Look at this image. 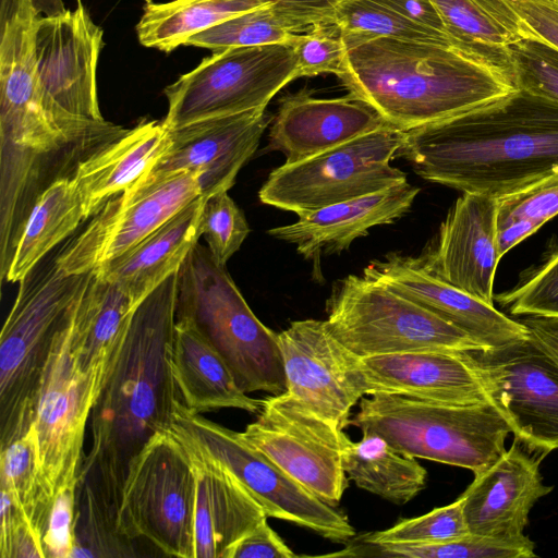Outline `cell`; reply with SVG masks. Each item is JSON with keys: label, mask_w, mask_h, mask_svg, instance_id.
Here are the masks:
<instances>
[{"label": "cell", "mask_w": 558, "mask_h": 558, "mask_svg": "<svg viewBox=\"0 0 558 558\" xmlns=\"http://www.w3.org/2000/svg\"><path fill=\"white\" fill-rule=\"evenodd\" d=\"M178 272L135 308L93 409L90 448L80 474L114 517L131 460L169 429L182 401L172 368Z\"/></svg>", "instance_id": "1"}, {"label": "cell", "mask_w": 558, "mask_h": 558, "mask_svg": "<svg viewBox=\"0 0 558 558\" xmlns=\"http://www.w3.org/2000/svg\"><path fill=\"white\" fill-rule=\"evenodd\" d=\"M428 182L500 198L558 172V101L518 88L405 132L398 153Z\"/></svg>", "instance_id": "2"}, {"label": "cell", "mask_w": 558, "mask_h": 558, "mask_svg": "<svg viewBox=\"0 0 558 558\" xmlns=\"http://www.w3.org/2000/svg\"><path fill=\"white\" fill-rule=\"evenodd\" d=\"M337 75L349 94L407 132L497 101L518 89L509 50H478L340 34Z\"/></svg>", "instance_id": "3"}, {"label": "cell", "mask_w": 558, "mask_h": 558, "mask_svg": "<svg viewBox=\"0 0 558 558\" xmlns=\"http://www.w3.org/2000/svg\"><path fill=\"white\" fill-rule=\"evenodd\" d=\"M129 129L71 114L45 101L0 106V279L5 280L26 220L54 182Z\"/></svg>", "instance_id": "4"}, {"label": "cell", "mask_w": 558, "mask_h": 558, "mask_svg": "<svg viewBox=\"0 0 558 558\" xmlns=\"http://www.w3.org/2000/svg\"><path fill=\"white\" fill-rule=\"evenodd\" d=\"M93 271L69 274L48 255L23 279L0 335V446L33 426L49 352Z\"/></svg>", "instance_id": "5"}, {"label": "cell", "mask_w": 558, "mask_h": 558, "mask_svg": "<svg viewBox=\"0 0 558 558\" xmlns=\"http://www.w3.org/2000/svg\"><path fill=\"white\" fill-rule=\"evenodd\" d=\"M175 318L190 322L215 348L244 392L287 391L278 333L256 317L226 266L199 243L178 271Z\"/></svg>", "instance_id": "6"}, {"label": "cell", "mask_w": 558, "mask_h": 558, "mask_svg": "<svg viewBox=\"0 0 558 558\" xmlns=\"http://www.w3.org/2000/svg\"><path fill=\"white\" fill-rule=\"evenodd\" d=\"M348 425L383 437L403 454L474 474L504 454L511 433L490 402L451 405L390 393L363 397Z\"/></svg>", "instance_id": "7"}, {"label": "cell", "mask_w": 558, "mask_h": 558, "mask_svg": "<svg viewBox=\"0 0 558 558\" xmlns=\"http://www.w3.org/2000/svg\"><path fill=\"white\" fill-rule=\"evenodd\" d=\"M326 311L329 331L359 357L485 349L435 313L364 274L339 280Z\"/></svg>", "instance_id": "8"}, {"label": "cell", "mask_w": 558, "mask_h": 558, "mask_svg": "<svg viewBox=\"0 0 558 558\" xmlns=\"http://www.w3.org/2000/svg\"><path fill=\"white\" fill-rule=\"evenodd\" d=\"M116 525L129 541L144 537L169 556L194 558L195 476L170 428L153 436L131 460Z\"/></svg>", "instance_id": "9"}, {"label": "cell", "mask_w": 558, "mask_h": 558, "mask_svg": "<svg viewBox=\"0 0 558 558\" xmlns=\"http://www.w3.org/2000/svg\"><path fill=\"white\" fill-rule=\"evenodd\" d=\"M405 132L391 126L294 163L274 169L258 192L260 202L302 215L403 183L407 174L390 165Z\"/></svg>", "instance_id": "10"}, {"label": "cell", "mask_w": 558, "mask_h": 558, "mask_svg": "<svg viewBox=\"0 0 558 558\" xmlns=\"http://www.w3.org/2000/svg\"><path fill=\"white\" fill-rule=\"evenodd\" d=\"M291 45L269 44L213 51L195 69L165 88L174 129L199 120L267 107L290 82L298 80Z\"/></svg>", "instance_id": "11"}, {"label": "cell", "mask_w": 558, "mask_h": 558, "mask_svg": "<svg viewBox=\"0 0 558 558\" xmlns=\"http://www.w3.org/2000/svg\"><path fill=\"white\" fill-rule=\"evenodd\" d=\"M172 423L226 465L268 518L291 522L336 543H349L355 536L343 512L298 483L241 433L189 411L182 401L177 404Z\"/></svg>", "instance_id": "12"}, {"label": "cell", "mask_w": 558, "mask_h": 558, "mask_svg": "<svg viewBox=\"0 0 558 558\" xmlns=\"http://www.w3.org/2000/svg\"><path fill=\"white\" fill-rule=\"evenodd\" d=\"M74 311L49 352L34 421L40 472L52 497L63 485L80 480L86 427L102 388L95 376L82 368L73 347Z\"/></svg>", "instance_id": "13"}, {"label": "cell", "mask_w": 558, "mask_h": 558, "mask_svg": "<svg viewBox=\"0 0 558 558\" xmlns=\"http://www.w3.org/2000/svg\"><path fill=\"white\" fill-rule=\"evenodd\" d=\"M469 353L514 438L538 456L558 449V364L530 338Z\"/></svg>", "instance_id": "14"}, {"label": "cell", "mask_w": 558, "mask_h": 558, "mask_svg": "<svg viewBox=\"0 0 558 558\" xmlns=\"http://www.w3.org/2000/svg\"><path fill=\"white\" fill-rule=\"evenodd\" d=\"M243 438L298 483L336 507L349 485L340 429L289 392L262 400Z\"/></svg>", "instance_id": "15"}, {"label": "cell", "mask_w": 558, "mask_h": 558, "mask_svg": "<svg viewBox=\"0 0 558 558\" xmlns=\"http://www.w3.org/2000/svg\"><path fill=\"white\" fill-rule=\"evenodd\" d=\"M198 174L180 172L110 198L57 254L69 274H87L122 255L202 196Z\"/></svg>", "instance_id": "16"}, {"label": "cell", "mask_w": 558, "mask_h": 558, "mask_svg": "<svg viewBox=\"0 0 558 558\" xmlns=\"http://www.w3.org/2000/svg\"><path fill=\"white\" fill-rule=\"evenodd\" d=\"M102 29L82 0L41 13L35 24L36 76L44 101L78 117L104 120L97 93Z\"/></svg>", "instance_id": "17"}, {"label": "cell", "mask_w": 558, "mask_h": 558, "mask_svg": "<svg viewBox=\"0 0 558 558\" xmlns=\"http://www.w3.org/2000/svg\"><path fill=\"white\" fill-rule=\"evenodd\" d=\"M287 392L340 429L366 396L360 357L329 331L325 320L292 322L278 333Z\"/></svg>", "instance_id": "18"}, {"label": "cell", "mask_w": 558, "mask_h": 558, "mask_svg": "<svg viewBox=\"0 0 558 558\" xmlns=\"http://www.w3.org/2000/svg\"><path fill=\"white\" fill-rule=\"evenodd\" d=\"M272 118L267 107H262L169 129L166 151L131 187L180 172H195L203 197L229 191L242 167L255 154Z\"/></svg>", "instance_id": "19"}, {"label": "cell", "mask_w": 558, "mask_h": 558, "mask_svg": "<svg viewBox=\"0 0 558 558\" xmlns=\"http://www.w3.org/2000/svg\"><path fill=\"white\" fill-rule=\"evenodd\" d=\"M363 274L418 303L468 333L485 349L529 338L525 325L513 320L446 281L424 254L397 252L371 262Z\"/></svg>", "instance_id": "20"}, {"label": "cell", "mask_w": 558, "mask_h": 558, "mask_svg": "<svg viewBox=\"0 0 558 558\" xmlns=\"http://www.w3.org/2000/svg\"><path fill=\"white\" fill-rule=\"evenodd\" d=\"M529 452L514 438L497 461L474 474L460 496L471 534L505 541L524 536L530 511L553 490L539 471L543 457Z\"/></svg>", "instance_id": "21"}, {"label": "cell", "mask_w": 558, "mask_h": 558, "mask_svg": "<svg viewBox=\"0 0 558 558\" xmlns=\"http://www.w3.org/2000/svg\"><path fill=\"white\" fill-rule=\"evenodd\" d=\"M170 429L184 447L195 476L194 558H228L230 549L268 517L226 465L177 424L171 423Z\"/></svg>", "instance_id": "22"}, {"label": "cell", "mask_w": 558, "mask_h": 558, "mask_svg": "<svg viewBox=\"0 0 558 558\" xmlns=\"http://www.w3.org/2000/svg\"><path fill=\"white\" fill-rule=\"evenodd\" d=\"M390 126L366 102L350 94L317 98L308 88L288 94L279 101L268 132V148L294 163Z\"/></svg>", "instance_id": "23"}, {"label": "cell", "mask_w": 558, "mask_h": 558, "mask_svg": "<svg viewBox=\"0 0 558 558\" xmlns=\"http://www.w3.org/2000/svg\"><path fill=\"white\" fill-rule=\"evenodd\" d=\"M497 231V198L462 193L442 221L434 250L425 255L446 281L494 305Z\"/></svg>", "instance_id": "24"}, {"label": "cell", "mask_w": 558, "mask_h": 558, "mask_svg": "<svg viewBox=\"0 0 558 558\" xmlns=\"http://www.w3.org/2000/svg\"><path fill=\"white\" fill-rule=\"evenodd\" d=\"M366 396L390 393L466 405L489 402L469 351L430 350L360 357Z\"/></svg>", "instance_id": "25"}, {"label": "cell", "mask_w": 558, "mask_h": 558, "mask_svg": "<svg viewBox=\"0 0 558 558\" xmlns=\"http://www.w3.org/2000/svg\"><path fill=\"white\" fill-rule=\"evenodd\" d=\"M418 192V187L405 181L299 215L295 222L269 229L267 233L294 244L300 255L317 265L322 254H340L371 228L400 219L411 209Z\"/></svg>", "instance_id": "26"}, {"label": "cell", "mask_w": 558, "mask_h": 558, "mask_svg": "<svg viewBox=\"0 0 558 558\" xmlns=\"http://www.w3.org/2000/svg\"><path fill=\"white\" fill-rule=\"evenodd\" d=\"M205 197L184 206L135 246L95 270L124 289L138 305L151 291L179 271L201 238Z\"/></svg>", "instance_id": "27"}, {"label": "cell", "mask_w": 558, "mask_h": 558, "mask_svg": "<svg viewBox=\"0 0 558 558\" xmlns=\"http://www.w3.org/2000/svg\"><path fill=\"white\" fill-rule=\"evenodd\" d=\"M169 142V129L163 121H144L84 161L73 180L86 218L142 179L166 151Z\"/></svg>", "instance_id": "28"}, {"label": "cell", "mask_w": 558, "mask_h": 558, "mask_svg": "<svg viewBox=\"0 0 558 558\" xmlns=\"http://www.w3.org/2000/svg\"><path fill=\"white\" fill-rule=\"evenodd\" d=\"M172 368L182 403L193 413L223 408L260 411L262 400L238 386L221 355L184 319L175 318Z\"/></svg>", "instance_id": "29"}, {"label": "cell", "mask_w": 558, "mask_h": 558, "mask_svg": "<svg viewBox=\"0 0 558 558\" xmlns=\"http://www.w3.org/2000/svg\"><path fill=\"white\" fill-rule=\"evenodd\" d=\"M136 306L124 289L93 271L73 315L72 341L82 368L102 385Z\"/></svg>", "instance_id": "30"}, {"label": "cell", "mask_w": 558, "mask_h": 558, "mask_svg": "<svg viewBox=\"0 0 558 558\" xmlns=\"http://www.w3.org/2000/svg\"><path fill=\"white\" fill-rule=\"evenodd\" d=\"M343 468L349 480L374 495L404 505L426 486L427 472L416 458L403 454L373 433L352 441L343 432Z\"/></svg>", "instance_id": "31"}, {"label": "cell", "mask_w": 558, "mask_h": 558, "mask_svg": "<svg viewBox=\"0 0 558 558\" xmlns=\"http://www.w3.org/2000/svg\"><path fill=\"white\" fill-rule=\"evenodd\" d=\"M85 219L84 203L74 180L54 182L41 194L27 218L5 280L23 279Z\"/></svg>", "instance_id": "32"}, {"label": "cell", "mask_w": 558, "mask_h": 558, "mask_svg": "<svg viewBox=\"0 0 558 558\" xmlns=\"http://www.w3.org/2000/svg\"><path fill=\"white\" fill-rule=\"evenodd\" d=\"M269 4V0H144L136 33L143 46L170 52L195 34Z\"/></svg>", "instance_id": "33"}, {"label": "cell", "mask_w": 558, "mask_h": 558, "mask_svg": "<svg viewBox=\"0 0 558 558\" xmlns=\"http://www.w3.org/2000/svg\"><path fill=\"white\" fill-rule=\"evenodd\" d=\"M442 24L461 47L509 50L523 37L515 14L505 0H430Z\"/></svg>", "instance_id": "34"}, {"label": "cell", "mask_w": 558, "mask_h": 558, "mask_svg": "<svg viewBox=\"0 0 558 558\" xmlns=\"http://www.w3.org/2000/svg\"><path fill=\"white\" fill-rule=\"evenodd\" d=\"M331 556L387 558H532L534 543L524 535L518 539H498L470 534L436 544H369L351 539Z\"/></svg>", "instance_id": "35"}, {"label": "cell", "mask_w": 558, "mask_h": 558, "mask_svg": "<svg viewBox=\"0 0 558 558\" xmlns=\"http://www.w3.org/2000/svg\"><path fill=\"white\" fill-rule=\"evenodd\" d=\"M0 488L21 506L44 536L53 497L40 472L34 424L25 435L1 448Z\"/></svg>", "instance_id": "36"}, {"label": "cell", "mask_w": 558, "mask_h": 558, "mask_svg": "<svg viewBox=\"0 0 558 558\" xmlns=\"http://www.w3.org/2000/svg\"><path fill=\"white\" fill-rule=\"evenodd\" d=\"M332 24L340 34L362 38L458 46L447 34L415 24L375 0L344 1L337 9Z\"/></svg>", "instance_id": "37"}, {"label": "cell", "mask_w": 558, "mask_h": 558, "mask_svg": "<svg viewBox=\"0 0 558 558\" xmlns=\"http://www.w3.org/2000/svg\"><path fill=\"white\" fill-rule=\"evenodd\" d=\"M296 35L279 24L269 4L195 34L186 40L185 45L207 48L211 51L269 44L292 46Z\"/></svg>", "instance_id": "38"}, {"label": "cell", "mask_w": 558, "mask_h": 558, "mask_svg": "<svg viewBox=\"0 0 558 558\" xmlns=\"http://www.w3.org/2000/svg\"><path fill=\"white\" fill-rule=\"evenodd\" d=\"M129 541L117 530L114 517L98 492L87 482L78 486L75 547L71 558L117 557L133 555Z\"/></svg>", "instance_id": "39"}, {"label": "cell", "mask_w": 558, "mask_h": 558, "mask_svg": "<svg viewBox=\"0 0 558 558\" xmlns=\"http://www.w3.org/2000/svg\"><path fill=\"white\" fill-rule=\"evenodd\" d=\"M459 497L450 505L436 508L421 517L404 519L393 526L354 536L353 539L369 544H436L456 541L470 535Z\"/></svg>", "instance_id": "40"}, {"label": "cell", "mask_w": 558, "mask_h": 558, "mask_svg": "<svg viewBox=\"0 0 558 558\" xmlns=\"http://www.w3.org/2000/svg\"><path fill=\"white\" fill-rule=\"evenodd\" d=\"M199 228L210 254L221 266H226L250 233L243 211L228 191L205 198Z\"/></svg>", "instance_id": "41"}, {"label": "cell", "mask_w": 558, "mask_h": 558, "mask_svg": "<svg viewBox=\"0 0 558 558\" xmlns=\"http://www.w3.org/2000/svg\"><path fill=\"white\" fill-rule=\"evenodd\" d=\"M509 52L518 88L558 101V49L522 38Z\"/></svg>", "instance_id": "42"}, {"label": "cell", "mask_w": 558, "mask_h": 558, "mask_svg": "<svg viewBox=\"0 0 558 558\" xmlns=\"http://www.w3.org/2000/svg\"><path fill=\"white\" fill-rule=\"evenodd\" d=\"M497 301L512 315L558 318V253Z\"/></svg>", "instance_id": "43"}, {"label": "cell", "mask_w": 558, "mask_h": 558, "mask_svg": "<svg viewBox=\"0 0 558 558\" xmlns=\"http://www.w3.org/2000/svg\"><path fill=\"white\" fill-rule=\"evenodd\" d=\"M292 47L298 60V78L340 73L345 47L336 25H314L305 34H298Z\"/></svg>", "instance_id": "44"}, {"label": "cell", "mask_w": 558, "mask_h": 558, "mask_svg": "<svg viewBox=\"0 0 558 558\" xmlns=\"http://www.w3.org/2000/svg\"><path fill=\"white\" fill-rule=\"evenodd\" d=\"M558 215V172L517 193L497 198V228L529 220L539 228Z\"/></svg>", "instance_id": "45"}, {"label": "cell", "mask_w": 558, "mask_h": 558, "mask_svg": "<svg viewBox=\"0 0 558 558\" xmlns=\"http://www.w3.org/2000/svg\"><path fill=\"white\" fill-rule=\"evenodd\" d=\"M80 480L60 487L52 499L43 536L46 558H71L75 547V527Z\"/></svg>", "instance_id": "46"}, {"label": "cell", "mask_w": 558, "mask_h": 558, "mask_svg": "<svg viewBox=\"0 0 558 558\" xmlns=\"http://www.w3.org/2000/svg\"><path fill=\"white\" fill-rule=\"evenodd\" d=\"M1 558H46L43 534L21 506L1 489Z\"/></svg>", "instance_id": "47"}, {"label": "cell", "mask_w": 558, "mask_h": 558, "mask_svg": "<svg viewBox=\"0 0 558 558\" xmlns=\"http://www.w3.org/2000/svg\"><path fill=\"white\" fill-rule=\"evenodd\" d=\"M515 14L523 38L558 49V0H505Z\"/></svg>", "instance_id": "48"}, {"label": "cell", "mask_w": 558, "mask_h": 558, "mask_svg": "<svg viewBox=\"0 0 558 558\" xmlns=\"http://www.w3.org/2000/svg\"><path fill=\"white\" fill-rule=\"evenodd\" d=\"M279 24L295 34L317 24H332L337 9L347 0H269Z\"/></svg>", "instance_id": "49"}, {"label": "cell", "mask_w": 558, "mask_h": 558, "mask_svg": "<svg viewBox=\"0 0 558 558\" xmlns=\"http://www.w3.org/2000/svg\"><path fill=\"white\" fill-rule=\"evenodd\" d=\"M298 557L269 526L267 519L244 535L229 551L228 558H293Z\"/></svg>", "instance_id": "50"}, {"label": "cell", "mask_w": 558, "mask_h": 558, "mask_svg": "<svg viewBox=\"0 0 558 558\" xmlns=\"http://www.w3.org/2000/svg\"><path fill=\"white\" fill-rule=\"evenodd\" d=\"M407 20L421 26L447 33L430 0H375ZM450 37V36H449ZM451 38V37H450ZM453 41V40H452Z\"/></svg>", "instance_id": "51"}, {"label": "cell", "mask_w": 558, "mask_h": 558, "mask_svg": "<svg viewBox=\"0 0 558 558\" xmlns=\"http://www.w3.org/2000/svg\"><path fill=\"white\" fill-rule=\"evenodd\" d=\"M521 322L529 338L558 364V318L530 316Z\"/></svg>", "instance_id": "52"}, {"label": "cell", "mask_w": 558, "mask_h": 558, "mask_svg": "<svg viewBox=\"0 0 558 558\" xmlns=\"http://www.w3.org/2000/svg\"><path fill=\"white\" fill-rule=\"evenodd\" d=\"M539 227L529 220H515L498 228L497 243L500 258L512 247L535 233Z\"/></svg>", "instance_id": "53"}]
</instances>
